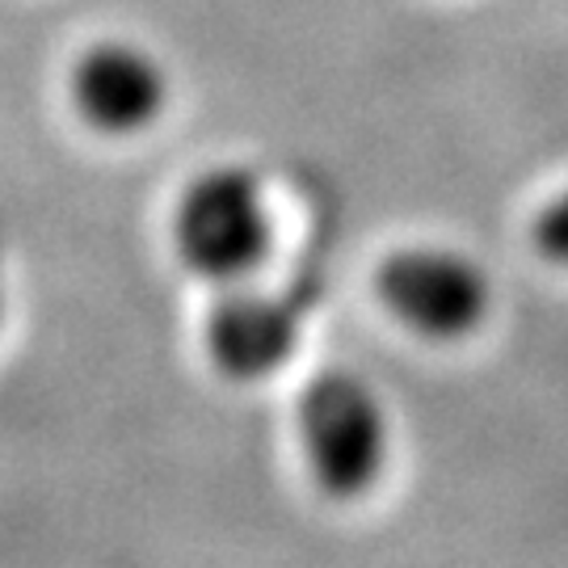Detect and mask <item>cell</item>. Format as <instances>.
<instances>
[{
  "mask_svg": "<svg viewBox=\"0 0 568 568\" xmlns=\"http://www.w3.org/2000/svg\"><path fill=\"white\" fill-rule=\"evenodd\" d=\"M530 244H535V253H539L544 262L568 270V185L544 206V211H539V215H535V224H530Z\"/></svg>",
  "mask_w": 568,
  "mask_h": 568,
  "instance_id": "obj_6",
  "label": "cell"
},
{
  "mask_svg": "<svg viewBox=\"0 0 568 568\" xmlns=\"http://www.w3.org/2000/svg\"><path fill=\"white\" fill-rule=\"evenodd\" d=\"M169 236L190 274L224 286L248 278L274 241L262 182L241 164L203 169L178 194Z\"/></svg>",
  "mask_w": 568,
  "mask_h": 568,
  "instance_id": "obj_2",
  "label": "cell"
},
{
  "mask_svg": "<svg viewBox=\"0 0 568 568\" xmlns=\"http://www.w3.org/2000/svg\"><path fill=\"white\" fill-rule=\"evenodd\" d=\"M384 312L422 342H464L493 312V283L450 244H400L375 270Z\"/></svg>",
  "mask_w": 568,
  "mask_h": 568,
  "instance_id": "obj_3",
  "label": "cell"
},
{
  "mask_svg": "<svg viewBox=\"0 0 568 568\" xmlns=\"http://www.w3.org/2000/svg\"><path fill=\"white\" fill-rule=\"evenodd\" d=\"M4 304L9 295H4V236H0V325H4Z\"/></svg>",
  "mask_w": 568,
  "mask_h": 568,
  "instance_id": "obj_7",
  "label": "cell"
},
{
  "mask_svg": "<svg viewBox=\"0 0 568 568\" xmlns=\"http://www.w3.org/2000/svg\"><path fill=\"white\" fill-rule=\"evenodd\" d=\"M300 345V312L291 300L257 286L227 283L203 325V349L227 384H262L278 375Z\"/></svg>",
  "mask_w": 568,
  "mask_h": 568,
  "instance_id": "obj_5",
  "label": "cell"
},
{
  "mask_svg": "<svg viewBox=\"0 0 568 568\" xmlns=\"http://www.w3.org/2000/svg\"><path fill=\"white\" fill-rule=\"evenodd\" d=\"M68 98L98 135H140L169 110V72L140 42L102 39L77 55L68 72Z\"/></svg>",
  "mask_w": 568,
  "mask_h": 568,
  "instance_id": "obj_4",
  "label": "cell"
},
{
  "mask_svg": "<svg viewBox=\"0 0 568 568\" xmlns=\"http://www.w3.org/2000/svg\"><path fill=\"white\" fill-rule=\"evenodd\" d=\"M295 434L312 485L333 501H358L384 480L392 422L363 375L342 366L312 375L295 405Z\"/></svg>",
  "mask_w": 568,
  "mask_h": 568,
  "instance_id": "obj_1",
  "label": "cell"
}]
</instances>
